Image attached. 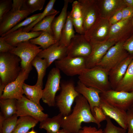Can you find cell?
Instances as JSON below:
<instances>
[{
  "instance_id": "cell-1",
  "label": "cell",
  "mask_w": 133,
  "mask_h": 133,
  "mask_svg": "<svg viewBox=\"0 0 133 133\" xmlns=\"http://www.w3.org/2000/svg\"><path fill=\"white\" fill-rule=\"evenodd\" d=\"M75 102L72 112L63 116L61 127L70 133H78L82 128L81 125L83 122L95 123L99 128L101 127L100 124L94 118L86 100L80 94L76 98Z\"/></svg>"
},
{
  "instance_id": "cell-2",
  "label": "cell",
  "mask_w": 133,
  "mask_h": 133,
  "mask_svg": "<svg viewBox=\"0 0 133 133\" xmlns=\"http://www.w3.org/2000/svg\"><path fill=\"white\" fill-rule=\"evenodd\" d=\"M21 61L19 57L10 52L0 53V96L6 86L19 74Z\"/></svg>"
},
{
  "instance_id": "cell-3",
  "label": "cell",
  "mask_w": 133,
  "mask_h": 133,
  "mask_svg": "<svg viewBox=\"0 0 133 133\" xmlns=\"http://www.w3.org/2000/svg\"><path fill=\"white\" fill-rule=\"evenodd\" d=\"M78 78L79 81L86 86L96 88L101 92L112 89L109 72L99 66L86 68Z\"/></svg>"
},
{
  "instance_id": "cell-4",
  "label": "cell",
  "mask_w": 133,
  "mask_h": 133,
  "mask_svg": "<svg viewBox=\"0 0 133 133\" xmlns=\"http://www.w3.org/2000/svg\"><path fill=\"white\" fill-rule=\"evenodd\" d=\"M60 87V93L55 98V105L64 116L70 114L73 103L80 94L76 90L72 81L61 82Z\"/></svg>"
},
{
  "instance_id": "cell-5",
  "label": "cell",
  "mask_w": 133,
  "mask_h": 133,
  "mask_svg": "<svg viewBox=\"0 0 133 133\" xmlns=\"http://www.w3.org/2000/svg\"><path fill=\"white\" fill-rule=\"evenodd\" d=\"M100 95L110 104L126 111L133 108V91H118L111 89L101 93Z\"/></svg>"
},
{
  "instance_id": "cell-6",
  "label": "cell",
  "mask_w": 133,
  "mask_h": 133,
  "mask_svg": "<svg viewBox=\"0 0 133 133\" xmlns=\"http://www.w3.org/2000/svg\"><path fill=\"white\" fill-rule=\"evenodd\" d=\"M60 70L55 67L50 70L44 88L43 90L42 100L49 107L55 106V98L57 92L61 88Z\"/></svg>"
},
{
  "instance_id": "cell-7",
  "label": "cell",
  "mask_w": 133,
  "mask_h": 133,
  "mask_svg": "<svg viewBox=\"0 0 133 133\" xmlns=\"http://www.w3.org/2000/svg\"><path fill=\"white\" fill-rule=\"evenodd\" d=\"M41 48L28 41L17 44L10 52L19 57L21 69L26 70L32 66L33 60L43 50Z\"/></svg>"
},
{
  "instance_id": "cell-8",
  "label": "cell",
  "mask_w": 133,
  "mask_h": 133,
  "mask_svg": "<svg viewBox=\"0 0 133 133\" xmlns=\"http://www.w3.org/2000/svg\"><path fill=\"white\" fill-rule=\"evenodd\" d=\"M125 41L116 42L108 51L97 66L109 71L130 55L124 49Z\"/></svg>"
},
{
  "instance_id": "cell-9",
  "label": "cell",
  "mask_w": 133,
  "mask_h": 133,
  "mask_svg": "<svg viewBox=\"0 0 133 133\" xmlns=\"http://www.w3.org/2000/svg\"><path fill=\"white\" fill-rule=\"evenodd\" d=\"M56 67L67 76L80 75L86 68L85 57H71L66 56L54 61Z\"/></svg>"
},
{
  "instance_id": "cell-10",
  "label": "cell",
  "mask_w": 133,
  "mask_h": 133,
  "mask_svg": "<svg viewBox=\"0 0 133 133\" xmlns=\"http://www.w3.org/2000/svg\"><path fill=\"white\" fill-rule=\"evenodd\" d=\"M111 25L108 19L100 17L84 34L90 43L100 42L108 40Z\"/></svg>"
},
{
  "instance_id": "cell-11",
  "label": "cell",
  "mask_w": 133,
  "mask_h": 133,
  "mask_svg": "<svg viewBox=\"0 0 133 133\" xmlns=\"http://www.w3.org/2000/svg\"><path fill=\"white\" fill-rule=\"evenodd\" d=\"M16 106L18 116H29L40 122L48 117V115L43 113L36 104L23 96L16 100Z\"/></svg>"
},
{
  "instance_id": "cell-12",
  "label": "cell",
  "mask_w": 133,
  "mask_h": 133,
  "mask_svg": "<svg viewBox=\"0 0 133 133\" xmlns=\"http://www.w3.org/2000/svg\"><path fill=\"white\" fill-rule=\"evenodd\" d=\"M32 66L26 70H21L16 79L8 84L4 88L0 99H8L19 100L24 94L23 86L25 81L28 78L29 74L32 69Z\"/></svg>"
},
{
  "instance_id": "cell-13",
  "label": "cell",
  "mask_w": 133,
  "mask_h": 133,
  "mask_svg": "<svg viewBox=\"0 0 133 133\" xmlns=\"http://www.w3.org/2000/svg\"><path fill=\"white\" fill-rule=\"evenodd\" d=\"M91 50L90 43L86 39L84 34L77 33L72 39L67 47V56L86 57L90 54Z\"/></svg>"
},
{
  "instance_id": "cell-14",
  "label": "cell",
  "mask_w": 133,
  "mask_h": 133,
  "mask_svg": "<svg viewBox=\"0 0 133 133\" xmlns=\"http://www.w3.org/2000/svg\"><path fill=\"white\" fill-rule=\"evenodd\" d=\"M116 42L111 40L100 42L90 43L91 52L85 57L86 68H91L97 66L108 50Z\"/></svg>"
},
{
  "instance_id": "cell-15",
  "label": "cell",
  "mask_w": 133,
  "mask_h": 133,
  "mask_svg": "<svg viewBox=\"0 0 133 133\" xmlns=\"http://www.w3.org/2000/svg\"><path fill=\"white\" fill-rule=\"evenodd\" d=\"M133 17L111 25L108 40L125 41L133 33Z\"/></svg>"
},
{
  "instance_id": "cell-16",
  "label": "cell",
  "mask_w": 133,
  "mask_h": 133,
  "mask_svg": "<svg viewBox=\"0 0 133 133\" xmlns=\"http://www.w3.org/2000/svg\"><path fill=\"white\" fill-rule=\"evenodd\" d=\"M83 19L85 32L95 23L100 17L96 0H78Z\"/></svg>"
},
{
  "instance_id": "cell-17",
  "label": "cell",
  "mask_w": 133,
  "mask_h": 133,
  "mask_svg": "<svg viewBox=\"0 0 133 133\" xmlns=\"http://www.w3.org/2000/svg\"><path fill=\"white\" fill-rule=\"evenodd\" d=\"M99 107L106 116L113 119L121 127L127 129V111L111 105L101 98Z\"/></svg>"
},
{
  "instance_id": "cell-18",
  "label": "cell",
  "mask_w": 133,
  "mask_h": 133,
  "mask_svg": "<svg viewBox=\"0 0 133 133\" xmlns=\"http://www.w3.org/2000/svg\"><path fill=\"white\" fill-rule=\"evenodd\" d=\"M31 13L28 10H11L0 22V36L7 33Z\"/></svg>"
},
{
  "instance_id": "cell-19",
  "label": "cell",
  "mask_w": 133,
  "mask_h": 133,
  "mask_svg": "<svg viewBox=\"0 0 133 133\" xmlns=\"http://www.w3.org/2000/svg\"><path fill=\"white\" fill-rule=\"evenodd\" d=\"M101 18L109 19L116 12L127 6L123 0H96Z\"/></svg>"
},
{
  "instance_id": "cell-20",
  "label": "cell",
  "mask_w": 133,
  "mask_h": 133,
  "mask_svg": "<svg viewBox=\"0 0 133 133\" xmlns=\"http://www.w3.org/2000/svg\"><path fill=\"white\" fill-rule=\"evenodd\" d=\"M67 48L60 45L58 42L43 50L37 56L46 59L49 67L53 62L60 60L67 56Z\"/></svg>"
},
{
  "instance_id": "cell-21",
  "label": "cell",
  "mask_w": 133,
  "mask_h": 133,
  "mask_svg": "<svg viewBox=\"0 0 133 133\" xmlns=\"http://www.w3.org/2000/svg\"><path fill=\"white\" fill-rule=\"evenodd\" d=\"M75 88L76 91L86 100L93 115L94 107L99 106L101 99L100 94L101 92L96 88L86 86L79 80L77 82Z\"/></svg>"
},
{
  "instance_id": "cell-22",
  "label": "cell",
  "mask_w": 133,
  "mask_h": 133,
  "mask_svg": "<svg viewBox=\"0 0 133 133\" xmlns=\"http://www.w3.org/2000/svg\"><path fill=\"white\" fill-rule=\"evenodd\" d=\"M133 58L129 55L109 72V79L112 89L114 90L124 76Z\"/></svg>"
},
{
  "instance_id": "cell-23",
  "label": "cell",
  "mask_w": 133,
  "mask_h": 133,
  "mask_svg": "<svg viewBox=\"0 0 133 133\" xmlns=\"http://www.w3.org/2000/svg\"><path fill=\"white\" fill-rule=\"evenodd\" d=\"M42 32V31L25 32L23 31L22 28H21L2 37L7 43L15 47L19 43L28 41L32 38L38 37Z\"/></svg>"
},
{
  "instance_id": "cell-24",
  "label": "cell",
  "mask_w": 133,
  "mask_h": 133,
  "mask_svg": "<svg viewBox=\"0 0 133 133\" xmlns=\"http://www.w3.org/2000/svg\"><path fill=\"white\" fill-rule=\"evenodd\" d=\"M73 0H65L63 6L59 15L55 17L51 25V28L54 36L57 42L59 41L62 31L66 22L67 16V10L69 3L73 2Z\"/></svg>"
},
{
  "instance_id": "cell-25",
  "label": "cell",
  "mask_w": 133,
  "mask_h": 133,
  "mask_svg": "<svg viewBox=\"0 0 133 133\" xmlns=\"http://www.w3.org/2000/svg\"><path fill=\"white\" fill-rule=\"evenodd\" d=\"M69 16L76 32L77 33L84 34L83 19L81 6L78 1H73Z\"/></svg>"
},
{
  "instance_id": "cell-26",
  "label": "cell",
  "mask_w": 133,
  "mask_h": 133,
  "mask_svg": "<svg viewBox=\"0 0 133 133\" xmlns=\"http://www.w3.org/2000/svg\"><path fill=\"white\" fill-rule=\"evenodd\" d=\"M63 116L60 113L51 118L48 117L40 122L39 128L45 130L47 133H57L60 130Z\"/></svg>"
},
{
  "instance_id": "cell-27",
  "label": "cell",
  "mask_w": 133,
  "mask_h": 133,
  "mask_svg": "<svg viewBox=\"0 0 133 133\" xmlns=\"http://www.w3.org/2000/svg\"><path fill=\"white\" fill-rule=\"evenodd\" d=\"M42 88L39 85L35 84L30 85L24 83L23 86L24 94L28 99L36 104L42 110L43 107L40 103V100L42 99L43 96Z\"/></svg>"
},
{
  "instance_id": "cell-28",
  "label": "cell",
  "mask_w": 133,
  "mask_h": 133,
  "mask_svg": "<svg viewBox=\"0 0 133 133\" xmlns=\"http://www.w3.org/2000/svg\"><path fill=\"white\" fill-rule=\"evenodd\" d=\"M69 13V12H67L66 22L62 31L60 40L58 42L60 45L66 47L69 45L72 39L75 35Z\"/></svg>"
},
{
  "instance_id": "cell-29",
  "label": "cell",
  "mask_w": 133,
  "mask_h": 133,
  "mask_svg": "<svg viewBox=\"0 0 133 133\" xmlns=\"http://www.w3.org/2000/svg\"><path fill=\"white\" fill-rule=\"evenodd\" d=\"M133 89V58L123 77L114 90L118 91H131Z\"/></svg>"
},
{
  "instance_id": "cell-30",
  "label": "cell",
  "mask_w": 133,
  "mask_h": 133,
  "mask_svg": "<svg viewBox=\"0 0 133 133\" xmlns=\"http://www.w3.org/2000/svg\"><path fill=\"white\" fill-rule=\"evenodd\" d=\"M38 122V120L30 116L19 117L12 133H27L29 130L34 127Z\"/></svg>"
},
{
  "instance_id": "cell-31",
  "label": "cell",
  "mask_w": 133,
  "mask_h": 133,
  "mask_svg": "<svg viewBox=\"0 0 133 133\" xmlns=\"http://www.w3.org/2000/svg\"><path fill=\"white\" fill-rule=\"evenodd\" d=\"M31 64L35 68L38 74L37 81L35 84L43 88V79L48 67L47 62L45 59L36 56L32 60Z\"/></svg>"
},
{
  "instance_id": "cell-32",
  "label": "cell",
  "mask_w": 133,
  "mask_h": 133,
  "mask_svg": "<svg viewBox=\"0 0 133 133\" xmlns=\"http://www.w3.org/2000/svg\"><path fill=\"white\" fill-rule=\"evenodd\" d=\"M29 41L32 44L39 45L43 50L58 42L54 36L44 31H42L38 37L32 38Z\"/></svg>"
},
{
  "instance_id": "cell-33",
  "label": "cell",
  "mask_w": 133,
  "mask_h": 133,
  "mask_svg": "<svg viewBox=\"0 0 133 133\" xmlns=\"http://www.w3.org/2000/svg\"><path fill=\"white\" fill-rule=\"evenodd\" d=\"M59 11H58L56 13L47 16L40 21L36 24L31 29V32L44 31L50 34L54 35L51 28L52 22Z\"/></svg>"
},
{
  "instance_id": "cell-34",
  "label": "cell",
  "mask_w": 133,
  "mask_h": 133,
  "mask_svg": "<svg viewBox=\"0 0 133 133\" xmlns=\"http://www.w3.org/2000/svg\"><path fill=\"white\" fill-rule=\"evenodd\" d=\"M16 100L10 99H0V108L5 118L10 117L16 114Z\"/></svg>"
},
{
  "instance_id": "cell-35",
  "label": "cell",
  "mask_w": 133,
  "mask_h": 133,
  "mask_svg": "<svg viewBox=\"0 0 133 133\" xmlns=\"http://www.w3.org/2000/svg\"><path fill=\"white\" fill-rule=\"evenodd\" d=\"M55 0H50L45 7L43 12L41 13L40 16L35 21L29 25L22 28V30L28 32L37 23L40 21L45 17L48 15L56 13L58 11L53 8V6Z\"/></svg>"
},
{
  "instance_id": "cell-36",
  "label": "cell",
  "mask_w": 133,
  "mask_h": 133,
  "mask_svg": "<svg viewBox=\"0 0 133 133\" xmlns=\"http://www.w3.org/2000/svg\"><path fill=\"white\" fill-rule=\"evenodd\" d=\"M18 116L16 114L12 116L5 118L0 133H12L16 127Z\"/></svg>"
},
{
  "instance_id": "cell-37",
  "label": "cell",
  "mask_w": 133,
  "mask_h": 133,
  "mask_svg": "<svg viewBox=\"0 0 133 133\" xmlns=\"http://www.w3.org/2000/svg\"><path fill=\"white\" fill-rule=\"evenodd\" d=\"M45 0H26L23 10H28L31 13L38 10L42 9Z\"/></svg>"
},
{
  "instance_id": "cell-38",
  "label": "cell",
  "mask_w": 133,
  "mask_h": 133,
  "mask_svg": "<svg viewBox=\"0 0 133 133\" xmlns=\"http://www.w3.org/2000/svg\"><path fill=\"white\" fill-rule=\"evenodd\" d=\"M106 120L105 127L101 133H126V130L115 126L109 117L107 116Z\"/></svg>"
},
{
  "instance_id": "cell-39",
  "label": "cell",
  "mask_w": 133,
  "mask_h": 133,
  "mask_svg": "<svg viewBox=\"0 0 133 133\" xmlns=\"http://www.w3.org/2000/svg\"><path fill=\"white\" fill-rule=\"evenodd\" d=\"M41 14V13L35 14L27 17L24 21L17 24L10 31L1 36V37H2L4 35L20 28H23V27H24L29 25L38 17Z\"/></svg>"
},
{
  "instance_id": "cell-40",
  "label": "cell",
  "mask_w": 133,
  "mask_h": 133,
  "mask_svg": "<svg viewBox=\"0 0 133 133\" xmlns=\"http://www.w3.org/2000/svg\"><path fill=\"white\" fill-rule=\"evenodd\" d=\"M12 3L11 0H0V22L11 10Z\"/></svg>"
},
{
  "instance_id": "cell-41",
  "label": "cell",
  "mask_w": 133,
  "mask_h": 133,
  "mask_svg": "<svg viewBox=\"0 0 133 133\" xmlns=\"http://www.w3.org/2000/svg\"><path fill=\"white\" fill-rule=\"evenodd\" d=\"M93 116L95 120L100 124L101 122L106 120L107 116L99 106H95L93 109Z\"/></svg>"
},
{
  "instance_id": "cell-42",
  "label": "cell",
  "mask_w": 133,
  "mask_h": 133,
  "mask_svg": "<svg viewBox=\"0 0 133 133\" xmlns=\"http://www.w3.org/2000/svg\"><path fill=\"white\" fill-rule=\"evenodd\" d=\"M123 46L130 55L133 56V33L124 42Z\"/></svg>"
},
{
  "instance_id": "cell-43",
  "label": "cell",
  "mask_w": 133,
  "mask_h": 133,
  "mask_svg": "<svg viewBox=\"0 0 133 133\" xmlns=\"http://www.w3.org/2000/svg\"><path fill=\"white\" fill-rule=\"evenodd\" d=\"M14 47L6 42L2 37H0V53L10 52Z\"/></svg>"
},
{
  "instance_id": "cell-44",
  "label": "cell",
  "mask_w": 133,
  "mask_h": 133,
  "mask_svg": "<svg viewBox=\"0 0 133 133\" xmlns=\"http://www.w3.org/2000/svg\"><path fill=\"white\" fill-rule=\"evenodd\" d=\"M128 131L127 133H133V108L127 111Z\"/></svg>"
},
{
  "instance_id": "cell-45",
  "label": "cell",
  "mask_w": 133,
  "mask_h": 133,
  "mask_svg": "<svg viewBox=\"0 0 133 133\" xmlns=\"http://www.w3.org/2000/svg\"><path fill=\"white\" fill-rule=\"evenodd\" d=\"M122 9L116 12L108 19L109 23L111 25L115 24L121 20L122 18Z\"/></svg>"
},
{
  "instance_id": "cell-46",
  "label": "cell",
  "mask_w": 133,
  "mask_h": 133,
  "mask_svg": "<svg viewBox=\"0 0 133 133\" xmlns=\"http://www.w3.org/2000/svg\"><path fill=\"white\" fill-rule=\"evenodd\" d=\"M122 18L121 20L133 17V8L127 6L123 8L122 10Z\"/></svg>"
},
{
  "instance_id": "cell-47",
  "label": "cell",
  "mask_w": 133,
  "mask_h": 133,
  "mask_svg": "<svg viewBox=\"0 0 133 133\" xmlns=\"http://www.w3.org/2000/svg\"><path fill=\"white\" fill-rule=\"evenodd\" d=\"M103 130L97 129L95 127L85 126L79 131L78 133H101Z\"/></svg>"
},
{
  "instance_id": "cell-48",
  "label": "cell",
  "mask_w": 133,
  "mask_h": 133,
  "mask_svg": "<svg viewBox=\"0 0 133 133\" xmlns=\"http://www.w3.org/2000/svg\"><path fill=\"white\" fill-rule=\"evenodd\" d=\"M26 0H13L12 8L11 10L15 11L22 10Z\"/></svg>"
},
{
  "instance_id": "cell-49",
  "label": "cell",
  "mask_w": 133,
  "mask_h": 133,
  "mask_svg": "<svg viewBox=\"0 0 133 133\" xmlns=\"http://www.w3.org/2000/svg\"><path fill=\"white\" fill-rule=\"evenodd\" d=\"M127 6L133 8V0H123Z\"/></svg>"
},
{
  "instance_id": "cell-50",
  "label": "cell",
  "mask_w": 133,
  "mask_h": 133,
  "mask_svg": "<svg viewBox=\"0 0 133 133\" xmlns=\"http://www.w3.org/2000/svg\"><path fill=\"white\" fill-rule=\"evenodd\" d=\"M57 133H70L66 129L62 128L60 129Z\"/></svg>"
},
{
  "instance_id": "cell-51",
  "label": "cell",
  "mask_w": 133,
  "mask_h": 133,
  "mask_svg": "<svg viewBox=\"0 0 133 133\" xmlns=\"http://www.w3.org/2000/svg\"><path fill=\"white\" fill-rule=\"evenodd\" d=\"M27 133H37L33 130V128L31 131Z\"/></svg>"
},
{
  "instance_id": "cell-52",
  "label": "cell",
  "mask_w": 133,
  "mask_h": 133,
  "mask_svg": "<svg viewBox=\"0 0 133 133\" xmlns=\"http://www.w3.org/2000/svg\"><path fill=\"white\" fill-rule=\"evenodd\" d=\"M133 91V89H132V90L131 91Z\"/></svg>"
},
{
  "instance_id": "cell-53",
  "label": "cell",
  "mask_w": 133,
  "mask_h": 133,
  "mask_svg": "<svg viewBox=\"0 0 133 133\" xmlns=\"http://www.w3.org/2000/svg\"></svg>"
},
{
  "instance_id": "cell-54",
  "label": "cell",
  "mask_w": 133,
  "mask_h": 133,
  "mask_svg": "<svg viewBox=\"0 0 133 133\" xmlns=\"http://www.w3.org/2000/svg\"></svg>"
}]
</instances>
